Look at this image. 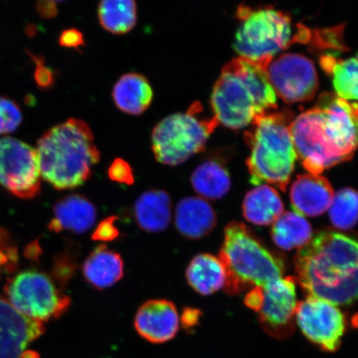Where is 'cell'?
<instances>
[{
  "instance_id": "cell-1",
  "label": "cell",
  "mask_w": 358,
  "mask_h": 358,
  "mask_svg": "<svg viewBox=\"0 0 358 358\" xmlns=\"http://www.w3.org/2000/svg\"><path fill=\"white\" fill-rule=\"evenodd\" d=\"M295 151L310 173L352 159L358 149V103L334 93L321 94L317 104L290 125Z\"/></svg>"
},
{
  "instance_id": "cell-2",
  "label": "cell",
  "mask_w": 358,
  "mask_h": 358,
  "mask_svg": "<svg viewBox=\"0 0 358 358\" xmlns=\"http://www.w3.org/2000/svg\"><path fill=\"white\" fill-rule=\"evenodd\" d=\"M299 283L308 296L335 306L358 299V237L324 230L312 236L294 257Z\"/></svg>"
},
{
  "instance_id": "cell-3",
  "label": "cell",
  "mask_w": 358,
  "mask_h": 358,
  "mask_svg": "<svg viewBox=\"0 0 358 358\" xmlns=\"http://www.w3.org/2000/svg\"><path fill=\"white\" fill-rule=\"evenodd\" d=\"M211 105L218 122L234 129L276 110L267 66L241 57L228 62L214 85Z\"/></svg>"
},
{
  "instance_id": "cell-4",
  "label": "cell",
  "mask_w": 358,
  "mask_h": 358,
  "mask_svg": "<svg viewBox=\"0 0 358 358\" xmlns=\"http://www.w3.org/2000/svg\"><path fill=\"white\" fill-rule=\"evenodd\" d=\"M36 150L41 177L59 190L84 185L101 159L91 129L78 119L48 129L39 138Z\"/></svg>"
},
{
  "instance_id": "cell-5",
  "label": "cell",
  "mask_w": 358,
  "mask_h": 358,
  "mask_svg": "<svg viewBox=\"0 0 358 358\" xmlns=\"http://www.w3.org/2000/svg\"><path fill=\"white\" fill-rule=\"evenodd\" d=\"M292 122L291 112H270L255 119L245 132L250 149L246 164L254 185L266 182L286 191L298 159L290 131Z\"/></svg>"
},
{
  "instance_id": "cell-6",
  "label": "cell",
  "mask_w": 358,
  "mask_h": 358,
  "mask_svg": "<svg viewBox=\"0 0 358 358\" xmlns=\"http://www.w3.org/2000/svg\"><path fill=\"white\" fill-rule=\"evenodd\" d=\"M218 258L225 268V291L229 294L250 287L265 289L284 277V262L259 243L243 222L228 224Z\"/></svg>"
},
{
  "instance_id": "cell-7",
  "label": "cell",
  "mask_w": 358,
  "mask_h": 358,
  "mask_svg": "<svg viewBox=\"0 0 358 358\" xmlns=\"http://www.w3.org/2000/svg\"><path fill=\"white\" fill-rule=\"evenodd\" d=\"M203 107L196 101L185 113L167 116L152 133V150L159 163L177 166L205 150L206 144L219 122L215 116L203 115Z\"/></svg>"
},
{
  "instance_id": "cell-8",
  "label": "cell",
  "mask_w": 358,
  "mask_h": 358,
  "mask_svg": "<svg viewBox=\"0 0 358 358\" xmlns=\"http://www.w3.org/2000/svg\"><path fill=\"white\" fill-rule=\"evenodd\" d=\"M237 17L241 24L234 48L239 57L268 67L276 53L293 43L292 22L282 11L272 7L241 6Z\"/></svg>"
},
{
  "instance_id": "cell-9",
  "label": "cell",
  "mask_w": 358,
  "mask_h": 358,
  "mask_svg": "<svg viewBox=\"0 0 358 358\" xmlns=\"http://www.w3.org/2000/svg\"><path fill=\"white\" fill-rule=\"evenodd\" d=\"M6 292L7 301L17 312L40 323L59 317L71 304L70 298L41 272L20 273L8 282Z\"/></svg>"
},
{
  "instance_id": "cell-10",
  "label": "cell",
  "mask_w": 358,
  "mask_h": 358,
  "mask_svg": "<svg viewBox=\"0 0 358 358\" xmlns=\"http://www.w3.org/2000/svg\"><path fill=\"white\" fill-rule=\"evenodd\" d=\"M0 185L20 199L37 196L41 189L37 150L15 138H0Z\"/></svg>"
},
{
  "instance_id": "cell-11",
  "label": "cell",
  "mask_w": 358,
  "mask_h": 358,
  "mask_svg": "<svg viewBox=\"0 0 358 358\" xmlns=\"http://www.w3.org/2000/svg\"><path fill=\"white\" fill-rule=\"evenodd\" d=\"M295 321L303 335L322 350H338L347 322L337 306L324 299L308 296L298 302Z\"/></svg>"
},
{
  "instance_id": "cell-12",
  "label": "cell",
  "mask_w": 358,
  "mask_h": 358,
  "mask_svg": "<svg viewBox=\"0 0 358 358\" xmlns=\"http://www.w3.org/2000/svg\"><path fill=\"white\" fill-rule=\"evenodd\" d=\"M267 75L275 95L288 104L310 101L319 87L315 64L297 53H285L272 61Z\"/></svg>"
},
{
  "instance_id": "cell-13",
  "label": "cell",
  "mask_w": 358,
  "mask_h": 358,
  "mask_svg": "<svg viewBox=\"0 0 358 358\" xmlns=\"http://www.w3.org/2000/svg\"><path fill=\"white\" fill-rule=\"evenodd\" d=\"M297 303L292 277H283L262 289V306L257 312L262 329L275 338L290 337L294 331Z\"/></svg>"
},
{
  "instance_id": "cell-14",
  "label": "cell",
  "mask_w": 358,
  "mask_h": 358,
  "mask_svg": "<svg viewBox=\"0 0 358 358\" xmlns=\"http://www.w3.org/2000/svg\"><path fill=\"white\" fill-rule=\"evenodd\" d=\"M44 331L43 323L21 315L0 297V358H34L27 348Z\"/></svg>"
},
{
  "instance_id": "cell-15",
  "label": "cell",
  "mask_w": 358,
  "mask_h": 358,
  "mask_svg": "<svg viewBox=\"0 0 358 358\" xmlns=\"http://www.w3.org/2000/svg\"><path fill=\"white\" fill-rule=\"evenodd\" d=\"M134 329L142 338L159 344L176 337L180 320L176 304L167 299H150L138 308L134 321Z\"/></svg>"
},
{
  "instance_id": "cell-16",
  "label": "cell",
  "mask_w": 358,
  "mask_h": 358,
  "mask_svg": "<svg viewBox=\"0 0 358 358\" xmlns=\"http://www.w3.org/2000/svg\"><path fill=\"white\" fill-rule=\"evenodd\" d=\"M334 192L328 179L320 174L307 173L297 177L290 189V203L295 213L317 217L328 211Z\"/></svg>"
},
{
  "instance_id": "cell-17",
  "label": "cell",
  "mask_w": 358,
  "mask_h": 358,
  "mask_svg": "<svg viewBox=\"0 0 358 358\" xmlns=\"http://www.w3.org/2000/svg\"><path fill=\"white\" fill-rule=\"evenodd\" d=\"M96 219L97 209L91 201L83 195L71 194L57 201L48 227L55 232L83 234L92 229Z\"/></svg>"
},
{
  "instance_id": "cell-18",
  "label": "cell",
  "mask_w": 358,
  "mask_h": 358,
  "mask_svg": "<svg viewBox=\"0 0 358 358\" xmlns=\"http://www.w3.org/2000/svg\"><path fill=\"white\" fill-rule=\"evenodd\" d=\"M174 223L186 239L199 240L211 234L216 227L217 215L207 200L201 196H187L177 204Z\"/></svg>"
},
{
  "instance_id": "cell-19",
  "label": "cell",
  "mask_w": 358,
  "mask_h": 358,
  "mask_svg": "<svg viewBox=\"0 0 358 358\" xmlns=\"http://www.w3.org/2000/svg\"><path fill=\"white\" fill-rule=\"evenodd\" d=\"M133 217L142 231L149 234L162 232L171 222V198L167 192L160 189L143 192L134 204Z\"/></svg>"
},
{
  "instance_id": "cell-20",
  "label": "cell",
  "mask_w": 358,
  "mask_h": 358,
  "mask_svg": "<svg viewBox=\"0 0 358 358\" xmlns=\"http://www.w3.org/2000/svg\"><path fill=\"white\" fill-rule=\"evenodd\" d=\"M83 274L93 288L108 289L123 278V259L119 253L106 245H99L85 259Z\"/></svg>"
},
{
  "instance_id": "cell-21",
  "label": "cell",
  "mask_w": 358,
  "mask_h": 358,
  "mask_svg": "<svg viewBox=\"0 0 358 358\" xmlns=\"http://www.w3.org/2000/svg\"><path fill=\"white\" fill-rule=\"evenodd\" d=\"M112 96L120 110L140 115L149 108L153 101V89L144 76L127 73L115 83Z\"/></svg>"
},
{
  "instance_id": "cell-22",
  "label": "cell",
  "mask_w": 358,
  "mask_h": 358,
  "mask_svg": "<svg viewBox=\"0 0 358 358\" xmlns=\"http://www.w3.org/2000/svg\"><path fill=\"white\" fill-rule=\"evenodd\" d=\"M186 279L192 289L207 296L225 288L227 274L219 258L201 253L192 259L186 270Z\"/></svg>"
},
{
  "instance_id": "cell-23",
  "label": "cell",
  "mask_w": 358,
  "mask_h": 358,
  "mask_svg": "<svg viewBox=\"0 0 358 358\" xmlns=\"http://www.w3.org/2000/svg\"><path fill=\"white\" fill-rule=\"evenodd\" d=\"M244 217L257 226L274 223L284 213V204L278 192L267 185H259L245 195Z\"/></svg>"
},
{
  "instance_id": "cell-24",
  "label": "cell",
  "mask_w": 358,
  "mask_h": 358,
  "mask_svg": "<svg viewBox=\"0 0 358 358\" xmlns=\"http://www.w3.org/2000/svg\"><path fill=\"white\" fill-rule=\"evenodd\" d=\"M192 189L201 199L218 200L223 198L231 186L227 170L217 160L205 161L192 173Z\"/></svg>"
},
{
  "instance_id": "cell-25",
  "label": "cell",
  "mask_w": 358,
  "mask_h": 358,
  "mask_svg": "<svg viewBox=\"0 0 358 358\" xmlns=\"http://www.w3.org/2000/svg\"><path fill=\"white\" fill-rule=\"evenodd\" d=\"M272 240L277 246L285 250L301 249L312 238V227L302 215L286 212L273 223Z\"/></svg>"
},
{
  "instance_id": "cell-26",
  "label": "cell",
  "mask_w": 358,
  "mask_h": 358,
  "mask_svg": "<svg viewBox=\"0 0 358 358\" xmlns=\"http://www.w3.org/2000/svg\"><path fill=\"white\" fill-rule=\"evenodd\" d=\"M321 65L332 77L336 95L348 101H358V55L347 59L324 56Z\"/></svg>"
},
{
  "instance_id": "cell-27",
  "label": "cell",
  "mask_w": 358,
  "mask_h": 358,
  "mask_svg": "<svg viewBox=\"0 0 358 358\" xmlns=\"http://www.w3.org/2000/svg\"><path fill=\"white\" fill-rule=\"evenodd\" d=\"M98 17L107 32L125 34L136 25L137 6L131 0H104L98 7Z\"/></svg>"
},
{
  "instance_id": "cell-28",
  "label": "cell",
  "mask_w": 358,
  "mask_h": 358,
  "mask_svg": "<svg viewBox=\"0 0 358 358\" xmlns=\"http://www.w3.org/2000/svg\"><path fill=\"white\" fill-rule=\"evenodd\" d=\"M331 222L337 229L348 231L358 222V192L345 187L336 192L329 208Z\"/></svg>"
},
{
  "instance_id": "cell-29",
  "label": "cell",
  "mask_w": 358,
  "mask_h": 358,
  "mask_svg": "<svg viewBox=\"0 0 358 358\" xmlns=\"http://www.w3.org/2000/svg\"><path fill=\"white\" fill-rule=\"evenodd\" d=\"M22 122L20 106L7 97L0 96V134L15 131Z\"/></svg>"
},
{
  "instance_id": "cell-30",
  "label": "cell",
  "mask_w": 358,
  "mask_h": 358,
  "mask_svg": "<svg viewBox=\"0 0 358 358\" xmlns=\"http://www.w3.org/2000/svg\"><path fill=\"white\" fill-rule=\"evenodd\" d=\"M108 176L110 180L125 185L131 186L134 182V173L131 165L120 158L115 159L110 165Z\"/></svg>"
},
{
  "instance_id": "cell-31",
  "label": "cell",
  "mask_w": 358,
  "mask_h": 358,
  "mask_svg": "<svg viewBox=\"0 0 358 358\" xmlns=\"http://www.w3.org/2000/svg\"><path fill=\"white\" fill-rule=\"evenodd\" d=\"M117 219V217L111 216L102 220L94 230L92 236V240L102 241V243H110V241L117 239L120 236V230L115 225Z\"/></svg>"
},
{
  "instance_id": "cell-32",
  "label": "cell",
  "mask_w": 358,
  "mask_h": 358,
  "mask_svg": "<svg viewBox=\"0 0 358 358\" xmlns=\"http://www.w3.org/2000/svg\"><path fill=\"white\" fill-rule=\"evenodd\" d=\"M37 64V69L35 71V80L38 86L43 89H48L55 84V73L49 67L44 65V61L40 60V57H33Z\"/></svg>"
},
{
  "instance_id": "cell-33",
  "label": "cell",
  "mask_w": 358,
  "mask_h": 358,
  "mask_svg": "<svg viewBox=\"0 0 358 358\" xmlns=\"http://www.w3.org/2000/svg\"><path fill=\"white\" fill-rule=\"evenodd\" d=\"M59 43L62 47L78 49L85 46L83 34L76 29L65 30L60 35Z\"/></svg>"
},
{
  "instance_id": "cell-34",
  "label": "cell",
  "mask_w": 358,
  "mask_h": 358,
  "mask_svg": "<svg viewBox=\"0 0 358 358\" xmlns=\"http://www.w3.org/2000/svg\"><path fill=\"white\" fill-rule=\"evenodd\" d=\"M203 313L198 308L187 307L183 308L181 316H179L180 324L187 331H192L199 324Z\"/></svg>"
},
{
  "instance_id": "cell-35",
  "label": "cell",
  "mask_w": 358,
  "mask_h": 358,
  "mask_svg": "<svg viewBox=\"0 0 358 358\" xmlns=\"http://www.w3.org/2000/svg\"><path fill=\"white\" fill-rule=\"evenodd\" d=\"M39 15L43 19H52L57 15V3L53 1H40L36 6Z\"/></svg>"
},
{
  "instance_id": "cell-36",
  "label": "cell",
  "mask_w": 358,
  "mask_h": 358,
  "mask_svg": "<svg viewBox=\"0 0 358 358\" xmlns=\"http://www.w3.org/2000/svg\"><path fill=\"white\" fill-rule=\"evenodd\" d=\"M352 324L355 328L358 329V313H356L352 319Z\"/></svg>"
}]
</instances>
